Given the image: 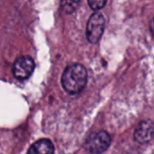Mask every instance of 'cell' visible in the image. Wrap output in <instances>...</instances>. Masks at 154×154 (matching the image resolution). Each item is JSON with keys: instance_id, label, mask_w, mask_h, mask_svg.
<instances>
[{"instance_id": "1", "label": "cell", "mask_w": 154, "mask_h": 154, "mask_svg": "<svg viewBox=\"0 0 154 154\" xmlns=\"http://www.w3.org/2000/svg\"><path fill=\"white\" fill-rule=\"evenodd\" d=\"M62 86L70 94L81 93L87 83V72L84 65L73 63L67 66L61 78Z\"/></svg>"}, {"instance_id": "2", "label": "cell", "mask_w": 154, "mask_h": 154, "mask_svg": "<svg viewBox=\"0 0 154 154\" xmlns=\"http://www.w3.org/2000/svg\"><path fill=\"white\" fill-rule=\"evenodd\" d=\"M105 27V19L101 13H94L87 23L86 26V37L87 40L92 43H97L104 31Z\"/></svg>"}, {"instance_id": "3", "label": "cell", "mask_w": 154, "mask_h": 154, "mask_svg": "<svg viewBox=\"0 0 154 154\" xmlns=\"http://www.w3.org/2000/svg\"><path fill=\"white\" fill-rule=\"evenodd\" d=\"M111 145V137L108 132L100 131L93 133L85 141V147L93 154L104 152Z\"/></svg>"}, {"instance_id": "4", "label": "cell", "mask_w": 154, "mask_h": 154, "mask_svg": "<svg viewBox=\"0 0 154 154\" xmlns=\"http://www.w3.org/2000/svg\"><path fill=\"white\" fill-rule=\"evenodd\" d=\"M35 62L28 55H22L16 59L13 64V73L18 80H25L32 74Z\"/></svg>"}, {"instance_id": "5", "label": "cell", "mask_w": 154, "mask_h": 154, "mask_svg": "<svg viewBox=\"0 0 154 154\" xmlns=\"http://www.w3.org/2000/svg\"><path fill=\"white\" fill-rule=\"evenodd\" d=\"M154 137V123L151 121L146 120L139 123L134 131V140L140 144L149 142Z\"/></svg>"}, {"instance_id": "6", "label": "cell", "mask_w": 154, "mask_h": 154, "mask_svg": "<svg viewBox=\"0 0 154 154\" xmlns=\"http://www.w3.org/2000/svg\"><path fill=\"white\" fill-rule=\"evenodd\" d=\"M54 151L53 142L48 139H41L29 148L26 154H54Z\"/></svg>"}, {"instance_id": "7", "label": "cell", "mask_w": 154, "mask_h": 154, "mask_svg": "<svg viewBox=\"0 0 154 154\" xmlns=\"http://www.w3.org/2000/svg\"><path fill=\"white\" fill-rule=\"evenodd\" d=\"M81 3V0H61V7L67 14L73 13Z\"/></svg>"}, {"instance_id": "8", "label": "cell", "mask_w": 154, "mask_h": 154, "mask_svg": "<svg viewBox=\"0 0 154 154\" xmlns=\"http://www.w3.org/2000/svg\"><path fill=\"white\" fill-rule=\"evenodd\" d=\"M87 1L89 7L93 10H100L106 5L107 0H87Z\"/></svg>"}, {"instance_id": "9", "label": "cell", "mask_w": 154, "mask_h": 154, "mask_svg": "<svg viewBox=\"0 0 154 154\" xmlns=\"http://www.w3.org/2000/svg\"><path fill=\"white\" fill-rule=\"evenodd\" d=\"M149 30H150V33L151 35H153L154 37V18L151 20V22L149 23Z\"/></svg>"}]
</instances>
